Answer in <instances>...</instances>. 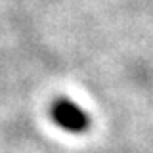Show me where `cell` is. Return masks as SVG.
<instances>
[{"instance_id": "6da1fadb", "label": "cell", "mask_w": 153, "mask_h": 153, "mask_svg": "<svg viewBox=\"0 0 153 153\" xmlns=\"http://www.w3.org/2000/svg\"><path fill=\"white\" fill-rule=\"evenodd\" d=\"M52 117L61 128H65L69 132H84L88 128L86 113L69 100H57L52 107Z\"/></svg>"}]
</instances>
